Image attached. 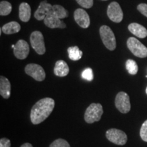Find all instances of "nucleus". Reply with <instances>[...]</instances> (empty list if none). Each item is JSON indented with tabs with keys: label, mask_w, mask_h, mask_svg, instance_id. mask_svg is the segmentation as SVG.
I'll list each match as a JSON object with an SVG mask.
<instances>
[{
	"label": "nucleus",
	"mask_w": 147,
	"mask_h": 147,
	"mask_svg": "<svg viewBox=\"0 0 147 147\" xmlns=\"http://www.w3.org/2000/svg\"><path fill=\"white\" fill-rule=\"evenodd\" d=\"M55 108V100L51 97L40 100L31 110L30 119L34 125H38L50 116Z\"/></svg>",
	"instance_id": "f257e3e1"
},
{
	"label": "nucleus",
	"mask_w": 147,
	"mask_h": 147,
	"mask_svg": "<svg viewBox=\"0 0 147 147\" xmlns=\"http://www.w3.org/2000/svg\"><path fill=\"white\" fill-rule=\"evenodd\" d=\"M103 113H104L103 107L100 104L92 103L84 113V121L89 124L97 122L102 118Z\"/></svg>",
	"instance_id": "f03ea898"
},
{
	"label": "nucleus",
	"mask_w": 147,
	"mask_h": 147,
	"mask_svg": "<svg viewBox=\"0 0 147 147\" xmlns=\"http://www.w3.org/2000/svg\"><path fill=\"white\" fill-rule=\"evenodd\" d=\"M100 35L106 49L110 51L115 50L117 47L116 38L113 30L109 27L107 25H102L100 28Z\"/></svg>",
	"instance_id": "7ed1b4c3"
},
{
	"label": "nucleus",
	"mask_w": 147,
	"mask_h": 147,
	"mask_svg": "<svg viewBox=\"0 0 147 147\" xmlns=\"http://www.w3.org/2000/svg\"><path fill=\"white\" fill-rule=\"evenodd\" d=\"M127 46L136 57L145 58L147 57V48L136 38L130 37L127 41Z\"/></svg>",
	"instance_id": "20e7f679"
},
{
	"label": "nucleus",
	"mask_w": 147,
	"mask_h": 147,
	"mask_svg": "<svg viewBox=\"0 0 147 147\" xmlns=\"http://www.w3.org/2000/svg\"><path fill=\"white\" fill-rule=\"evenodd\" d=\"M31 45L38 55H42L46 52L45 40L42 34L39 31H35L30 36Z\"/></svg>",
	"instance_id": "39448f33"
},
{
	"label": "nucleus",
	"mask_w": 147,
	"mask_h": 147,
	"mask_svg": "<svg viewBox=\"0 0 147 147\" xmlns=\"http://www.w3.org/2000/svg\"><path fill=\"white\" fill-rule=\"evenodd\" d=\"M115 106L120 113L126 114L131 110L129 96L125 92L121 91L115 97Z\"/></svg>",
	"instance_id": "423d86ee"
},
{
	"label": "nucleus",
	"mask_w": 147,
	"mask_h": 147,
	"mask_svg": "<svg viewBox=\"0 0 147 147\" xmlns=\"http://www.w3.org/2000/svg\"><path fill=\"white\" fill-rule=\"evenodd\" d=\"M106 136L110 142L117 145H124L127 142V136L124 131L117 129H110L106 131Z\"/></svg>",
	"instance_id": "0eeeda50"
},
{
	"label": "nucleus",
	"mask_w": 147,
	"mask_h": 147,
	"mask_svg": "<svg viewBox=\"0 0 147 147\" xmlns=\"http://www.w3.org/2000/svg\"><path fill=\"white\" fill-rule=\"evenodd\" d=\"M25 71L27 75L32 77L37 81H43L46 78L45 69L41 65L36 63L27 64L25 67Z\"/></svg>",
	"instance_id": "6e6552de"
},
{
	"label": "nucleus",
	"mask_w": 147,
	"mask_h": 147,
	"mask_svg": "<svg viewBox=\"0 0 147 147\" xmlns=\"http://www.w3.org/2000/svg\"><path fill=\"white\" fill-rule=\"evenodd\" d=\"M107 15L110 21L115 23H121L123 18V12L119 3L113 1L110 3L107 9Z\"/></svg>",
	"instance_id": "1a4fd4ad"
},
{
	"label": "nucleus",
	"mask_w": 147,
	"mask_h": 147,
	"mask_svg": "<svg viewBox=\"0 0 147 147\" xmlns=\"http://www.w3.org/2000/svg\"><path fill=\"white\" fill-rule=\"evenodd\" d=\"M14 55L18 59H25L29 53V46L26 41L19 40L14 48Z\"/></svg>",
	"instance_id": "9d476101"
},
{
	"label": "nucleus",
	"mask_w": 147,
	"mask_h": 147,
	"mask_svg": "<svg viewBox=\"0 0 147 147\" xmlns=\"http://www.w3.org/2000/svg\"><path fill=\"white\" fill-rule=\"evenodd\" d=\"M74 17L75 21L80 27L87 29L89 27L90 23H91L89 16L87 12L83 9H76L74 13Z\"/></svg>",
	"instance_id": "9b49d317"
},
{
	"label": "nucleus",
	"mask_w": 147,
	"mask_h": 147,
	"mask_svg": "<svg viewBox=\"0 0 147 147\" xmlns=\"http://www.w3.org/2000/svg\"><path fill=\"white\" fill-rule=\"evenodd\" d=\"M53 5L47 2V0H44L40 2L39 6L34 13V17L38 21L45 20L47 15L50 13V11L52 8Z\"/></svg>",
	"instance_id": "f8f14e48"
},
{
	"label": "nucleus",
	"mask_w": 147,
	"mask_h": 147,
	"mask_svg": "<svg viewBox=\"0 0 147 147\" xmlns=\"http://www.w3.org/2000/svg\"><path fill=\"white\" fill-rule=\"evenodd\" d=\"M44 23H45L46 26L51 29H64L66 27L65 23H64L61 21V19L56 17V16L51 15V14H49L46 16L45 20H44Z\"/></svg>",
	"instance_id": "ddd939ff"
},
{
	"label": "nucleus",
	"mask_w": 147,
	"mask_h": 147,
	"mask_svg": "<svg viewBox=\"0 0 147 147\" xmlns=\"http://www.w3.org/2000/svg\"><path fill=\"white\" fill-rule=\"evenodd\" d=\"M69 72V66L63 60H59L55 63L54 74L57 76L65 77Z\"/></svg>",
	"instance_id": "4468645a"
},
{
	"label": "nucleus",
	"mask_w": 147,
	"mask_h": 147,
	"mask_svg": "<svg viewBox=\"0 0 147 147\" xmlns=\"http://www.w3.org/2000/svg\"><path fill=\"white\" fill-rule=\"evenodd\" d=\"M128 29L132 34L138 38H144L147 36V29L138 23H133L129 25Z\"/></svg>",
	"instance_id": "2eb2a0df"
},
{
	"label": "nucleus",
	"mask_w": 147,
	"mask_h": 147,
	"mask_svg": "<svg viewBox=\"0 0 147 147\" xmlns=\"http://www.w3.org/2000/svg\"><path fill=\"white\" fill-rule=\"evenodd\" d=\"M11 84L5 76L0 77V94L4 99H8L10 96Z\"/></svg>",
	"instance_id": "dca6fc26"
},
{
	"label": "nucleus",
	"mask_w": 147,
	"mask_h": 147,
	"mask_svg": "<svg viewBox=\"0 0 147 147\" xmlns=\"http://www.w3.org/2000/svg\"><path fill=\"white\" fill-rule=\"evenodd\" d=\"M31 18V7L26 2L21 3L19 5V18L21 21L27 23Z\"/></svg>",
	"instance_id": "f3484780"
},
{
	"label": "nucleus",
	"mask_w": 147,
	"mask_h": 147,
	"mask_svg": "<svg viewBox=\"0 0 147 147\" xmlns=\"http://www.w3.org/2000/svg\"><path fill=\"white\" fill-rule=\"evenodd\" d=\"M1 29L5 34H14L19 32V31L21 30V25L17 22L12 21L5 24L3 27H1Z\"/></svg>",
	"instance_id": "a211bd4d"
},
{
	"label": "nucleus",
	"mask_w": 147,
	"mask_h": 147,
	"mask_svg": "<svg viewBox=\"0 0 147 147\" xmlns=\"http://www.w3.org/2000/svg\"><path fill=\"white\" fill-rule=\"evenodd\" d=\"M49 14L56 16L60 19H63L68 16V12L63 6L56 4L53 5Z\"/></svg>",
	"instance_id": "6ab92c4d"
},
{
	"label": "nucleus",
	"mask_w": 147,
	"mask_h": 147,
	"mask_svg": "<svg viewBox=\"0 0 147 147\" xmlns=\"http://www.w3.org/2000/svg\"><path fill=\"white\" fill-rule=\"evenodd\" d=\"M67 53L69 58L72 61L80 60L82 57V52L76 46L69 47L67 49Z\"/></svg>",
	"instance_id": "aec40b11"
},
{
	"label": "nucleus",
	"mask_w": 147,
	"mask_h": 147,
	"mask_svg": "<svg viewBox=\"0 0 147 147\" xmlns=\"http://www.w3.org/2000/svg\"><path fill=\"white\" fill-rule=\"evenodd\" d=\"M126 69L128 73L131 75H136L138 71V66L135 61L133 59L127 60L126 63Z\"/></svg>",
	"instance_id": "412c9836"
},
{
	"label": "nucleus",
	"mask_w": 147,
	"mask_h": 147,
	"mask_svg": "<svg viewBox=\"0 0 147 147\" xmlns=\"http://www.w3.org/2000/svg\"><path fill=\"white\" fill-rule=\"evenodd\" d=\"M12 4L7 1H1L0 2V15L7 16L12 11Z\"/></svg>",
	"instance_id": "4be33fe9"
},
{
	"label": "nucleus",
	"mask_w": 147,
	"mask_h": 147,
	"mask_svg": "<svg viewBox=\"0 0 147 147\" xmlns=\"http://www.w3.org/2000/svg\"><path fill=\"white\" fill-rule=\"evenodd\" d=\"M49 147H70V145L65 140L59 138L53 141Z\"/></svg>",
	"instance_id": "5701e85b"
},
{
	"label": "nucleus",
	"mask_w": 147,
	"mask_h": 147,
	"mask_svg": "<svg viewBox=\"0 0 147 147\" xmlns=\"http://www.w3.org/2000/svg\"><path fill=\"white\" fill-rule=\"evenodd\" d=\"M82 77L88 81H91L93 80V70L90 67L84 69V70L82 73Z\"/></svg>",
	"instance_id": "b1692460"
},
{
	"label": "nucleus",
	"mask_w": 147,
	"mask_h": 147,
	"mask_svg": "<svg viewBox=\"0 0 147 147\" xmlns=\"http://www.w3.org/2000/svg\"><path fill=\"white\" fill-rule=\"evenodd\" d=\"M140 135L143 141L147 142V120L143 123L140 128Z\"/></svg>",
	"instance_id": "393cba45"
},
{
	"label": "nucleus",
	"mask_w": 147,
	"mask_h": 147,
	"mask_svg": "<svg viewBox=\"0 0 147 147\" xmlns=\"http://www.w3.org/2000/svg\"><path fill=\"white\" fill-rule=\"evenodd\" d=\"M80 6L84 8H91L93 5V0H76Z\"/></svg>",
	"instance_id": "a878e982"
},
{
	"label": "nucleus",
	"mask_w": 147,
	"mask_h": 147,
	"mask_svg": "<svg viewBox=\"0 0 147 147\" xmlns=\"http://www.w3.org/2000/svg\"><path fill=\"white\" fill-rule=\"evenodd\" d=\"M138 10L140 12L141 14L147 17V4L146 3H140L138 5Z\"/></svg>",
	"instance_id": "bb28decb"
},
{
	"label": "nucleus",
	"mask_w": 147,
	"mask_h": 147,
	"mask_svg": "<svg viewBox=\"0 0 147 147\" xmlns=\"http://www.w3.org/2000/svg\"><path fill=\"white\" fill-rule=\"evenodd\" d=\"M10 140L6 138H2L0 140V147H10Z\"/></svg>",
	"instance_id": "cd10ccee"
},
{
	"label": "nucleus",
	"mask_w": 147,
	"mask_h": 147,
	"mask_svg": "<svg viewBox=\"0 0 147 147\" xmlns=\"http://www.w3.org/2000/svg\"><path fill=\"white\" fill-rule=\"evenodd\" d=\"M21 147H33V146L32 144H30V143L26 142V143H25V144H22Z\"/></svg>",
	"instance_id": "c85d7f7f"
},
{
	"label": "nucleus",
	"mask_w": 147,
	"mask_h": 147,
	"mask_svg": "<svg viewBox=\"0 0 147 147\" xmlns=\"http://www.w3.org/2000/svg\"><path fill=\"white\" fill-rule=\"evenodd\" d=\"M146 93L147 94V87H146Z\"/></svg>",
	"instance_id": "c756f323"
},
{
	"label": "nucleus",
	"mask_w": 147,
	"mask_h": 147,
	"mask_svg": "<svg viewBox=\"0 0 147 147\" xmlns=\"http://www.w3.org/2000/svg\"><path fill=\"white\" fill-rule=\"evenodd\" d=\"M102 1H107V0H102Z\"/></svg>",
	"instance_id": "7c9ffc66"
}]
</instances>
